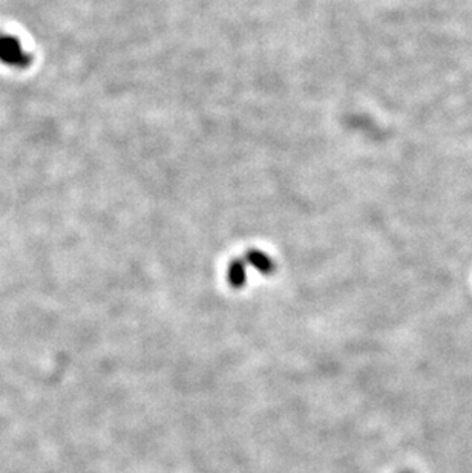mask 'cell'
<instances>
[{
	"mask_svg": "<svg viewBox=\"0 0 472 473\" xmlns=\"http://www.w3.org/2000/svg\"><path fill=\"white\" fill-rule=\"evenodd\" d=\"M0 61L13 68H25L31 63V57L16 37L10 34H0Z\"/></svg>",
	"mask_w": 472,
	"mask_h": 473,
	"instance_id": "1",
	"label": "cell"
}]
</instances>
